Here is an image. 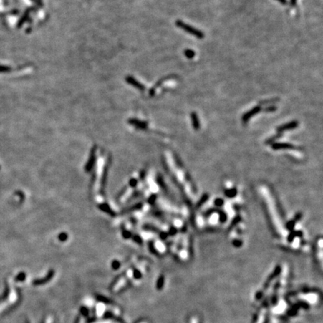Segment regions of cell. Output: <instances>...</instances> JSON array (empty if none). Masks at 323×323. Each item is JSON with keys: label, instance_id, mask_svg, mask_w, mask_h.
Returning a JSON list of instances; mask_svg holds the SVG:
<instances>
[{"label": "cell", "instance_id": "cell-9", "mask_svg": "<svg viewBox=\"0 0 323 323\" xmlns=\"http://www.w3.org/2000/svg\"><path fill=\"white\" fill-rule=\"evenodd\" d=\"M281 136H282V134L280 133V132H278V134H276V135H273V136L269 138L266 141H265V143H266V145H269V144L270 145H272L273 143L275 142L276 140H278V138H281Z\"/></svg>", "mask_w": 323, "mask_h": 323}, {"label": "cell", "instance_id": "cell-8", "mask_svg": "<svg viewBox=\"0 0 323 323\" xmlns=\"http://www.w3.org/2000/svg\"><path fill=\"white\" fill-rule=\"evenodd\" d=\"M224 195L228 198H235L237 195V189L236 188H231L226 189L225 192H224Z\"/></svg>", "mask_w": 323, "mask_h": 323}, {"label": "cell", "instance_id": "cell-13", "mask_svg": "<svg viewBox=\"0 0 323 323\" xmlns=\"http://www.w3.org/2000/svg\"><path fill=\"white\" fill-rule=\"evenodd\" d=\"M224 199H222V198H216L214 201L215 206H217V207H221V206H222L223 205H224Z\"/></svg>", "mask_w": 323, "mask_h": 323}, {"label": "cell", "instance_id": "cell-1", "mask_svg": "<svg viewBox=\"0 0 323 323\" xmlns=\"http://www.w3.org/2000/svg\"><path fill=\"white\" fill-rule=\"evenodd\" d=\"M176 26L177 27L180 28V29H182L183 30L186 32L188 34H192L195 37L198 38V39H203V37H204V33L202 32L201 31H200L198 29L192 27V26L186 24L184 22H183L182 20H177L176 21Z\"/></svg>", "mask_w": 323, "mask_h": 323}, {"label": "cell", "instance_id": "cell-11", "mask_svg": "<svg viewBox=\"0 0 323 323\" xmlns=\"http://www.w3.org/2000/svg\"><path fill=\"white\" fill-rule=\"evenodd\" d=\"M208 198H209V195H208L207 194H204V195H203V196L200 198V200L198 201V202L197 203L196 208H200L201 206L202 205H203V203L208 200Z\"/></svg>", "mask_w": 323, "mask_h": 323}, {"label": "cell", "instance_id": "cell-10", "mask_svg": "<svg viewBox=\"0 0 323 323\" xmlns=\"http://www.w3.org/2000/svg\"><path fill=\"white\" fill-rule=\"evenodd\" d=\"M280 101V98L275 97V98H271V99H268V100H264L260 101V105H267V104H271L274 103V102H278Z\"/></svg>", "mask_w": 323, "mask_h": 323}, {"label": "cell", "instance_id": "cell-2", "mask_svg": "<svg viewBox=\"0 0 323 323\" xmlns=\"http://www.w3.org/2000/svg\"><path fill=\"white\" fill-rule=\"evenodd\" d=\"M261 110H262L261 106H254V108H252L251 109H250V110L248 111L247 112H245L242 117V122H243V123H248L249 120H250L251 117H253L254 116L256 115V114L259 113Z\"/></svg>", "mask_w": 323, "mask_h": 323}, {"label": "cell", "instance_id": "cell-3", "mask_svg": "<svg viewBox=\"0 0 323 323\" xmlns=\"http://www.w3.org/2000/svg\"><path fill=\"white\" fill-rule=\"evenodd\" d=\"M299 126V122L297 120H292V121L289 122V123H284L283 125L279 126L278 127H277V131L278 132H283L286 131V130H293V129H296V127H298Z\"/></svg>", "mask_w": 323, "mask_h": 323}, {"label": "cell", "instance_id": "cell-5", "mask_svg": "<svg viewBox=\"0 0 323 323\" xmlns=\"http://www.w3.org/2000/svg\"><path fill=\"white\" fill-rule=\"evenodd\" d=\"M302 213H298L296 215V216H294V218H292V219H291L290 221H288V222L286 223V229H287L288 231H293L295 225H296V223H297L298 221H299V220L302 218Z\"/></svg>", "mask_w": 323, "mask_h": 323}, {"label": "cell", "instance_id": "cell-14", "mask_svg": "<svg viewBox=\"0 0 323 323\" xmlns=\"http://www.w3.org/2000/svg\"><path fill=\"white\" fill-rule=\"evenodd\" d=\"M227 219V216L226 215V213L224 212H220V216H219V221L221 223H224L226 222Z\"/></svg>", "mask_w": 323, "mask_h": 323}, {"label": "cell", "instance_id": "cell-15", "mask_svg": "<svg viewBox=\"0 0 323 323\" xmlns=\"http://www.w3.org/2000/svg\"><path fill=\"white\" fill-rule=\"evenodd\" d=\"M276 110H277V107L274 106H267L266 108H264V109H263V111H264L265 112H272Z\"/></svg>", "mask_w": 323, "mask_h": 323}, {"label": "cell", "instance_id": "cell-12", "mask_svg": "<svg viewBox=\"0 0 323 323\" xmlns=\"http://www.w3.org/2000/svg\"><path fill=\"white\" fill-rule=\"evenodd\" d=\"M184 55H185V57H187L188 59H192V58H194V56L195 55V51L192 50V49H185V51H184Z\"/></svg>", "mask_w": 323, "mask_h": 323}, {"label": "cell", "instance_id": "cell-7", "mask_svg": "<svg viewBox=\"0 0 323 323\" xmlns=\"http://www.w3.org/2000/svg\"><path fill=\"white\" fill-rule=\"evenodd\" d=\"M303 236V233L299 231H292L287 236V241L289 242H292L295 239L296 237H302Z\"/></svg>", "mask_w": 323, "mask_h": 323}, {"label": "cell", "instance_id": "cell-4", "mask_svg": "<svg viewBox=\"0 0 323 323\" xmlns=\"http://www.w3.org/2000/svg\"><path fill=\"white\" fill-rule=\"evenodd\" d=\"M271 148L274 150H285V149H293L295 146L290 143H286V142H274L271 145Z\"/></svg>", "mask_w": 323, "mask_h": 323}, {"label": "cell", "instance_id": "cell-17", "mask_svg": "<svg viewBox=\"0 0 323 323\" xmlns=\"http://www.w3.org/2000/svg\"><path fill=\"white\" fill-rule=\"evenodd\" d=\"M233 245H234V246L236 247H241L242 245V242L241 240H239V239H234L233 241Z\"/></svg>", "mask_w": 323, "mask_h": 323}, {"label": "cell", "instance_id": "cell-16", "mask_svg": "<svg viewBox=\"0 0 323 323\" xmlns=\"http://www.w3.org/2000/svg\"><path fill=\"white\" fill-rule=\"evenodd\" d=\"M240 220H241V217H240V216H236V217L235 218H234V219L233 220L232 223H231V227H233V226H235L236 224H238V223H239V221H240Z\"/></svg>", "mask_w": 323, "mask_h": 323}, {"label": "cell", "instance_id": "cell-19", "mask_svg": "<svg viewBox=\"0 0 323 323\" xmlns=\"http://www.w3.org/2000/svg\"><path fill=\"white\" fill-rule=\"evenodd\" d=\"M296 2H297V0H290V2H291V5H295L296 4Z\"/></svg>", "mask_w": 323, "mask_h": 323}, {"label": "cell", "instance_id": "cell-6", "mask_svg": "<svg viewBox=\"0 0 323 323\" xmlns=\"http://www.w3.org/2000/svg\"><path fill=\"white\" fill-rule=\"evenodd\" d=\"M190 117H191V120H192L193 128L195 129V130H199L201 127V123H200V120H199V117H198L196 112H192L191 115H190Z\"/></svg>", "mask_w": 323, "mask_h": 323}, {"label": "cell", "instance_id": "cell-18", "mask_svg": "<svg viewBox=\"0 0 323 323\" xmlns=\"http://www.w3.org/2000/svg\"><path fill=\"white\" fill-rule=\"evenodd\" d=\"M277 1L282 4V5H286L287 4V0H277Z\"/></svg>", "mask_w": 323, "mask_h": 323}]
</instances>
